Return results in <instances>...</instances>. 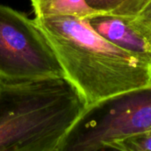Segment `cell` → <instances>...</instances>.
I'll list each match as a JSON object with an SVG mask.
<instances>
[{"label":"cell","instance_id":"cell-7","mask_svg":"<svg viewBox=\"0 0 151 151\" xmlns=\"http://www.w3.org/2000/svg\"><path fill=\"white\" fill-rule=\"evenodd\" d=\"M90 8L99 13L134 19L149 5L151 0H86Z\"/></svg>","mask_w":151,"mask_h":151},{"label":"cell","instance_id":"cell-2","mask_svg":"<svg viewBox=\"0 0 151 151\" xmlns=\"http://www.w3.org/2000/svg\"><path fill=\"white\" fill-rule=\"evenodd\" d=\"M86 107L65 77L0 82V151H58Z\"/></svg>","mask_w":151,"mask_h":151},{"label":"cell","instance_id":"cell-10","mask_svg":"<svg viewBox=\"0 0 151 151\" xmlns=\"http://www.w3.org/2000/svg\"><path fill=\"white\" fill-rule=\"evenodd\" d=\"M149 31H150V36H151V29L150 30H149Z\"/></svg>","mask_w":151,"mask_h":151},{"label":"cell","instance_id":"cell-6","mask_svg":"<svg viewBox=\"0 0 151 151\" xmlns=\"http://www.w3.org/2000/svg\"><path fill=\"white\" fill-rule=\"evenodd\" d=\"M35 17L78 16L88 18L99 13L88 6L86 0H31Z\"/></svg>","mask_w":151,"mask_h":151},{"label":"cell","instance_id":"cell-5","mask_svg":"<svg viewBox=\"0 0 151 151\" xmlns=\"http://www.w3.org/2000/svg\"><path fill=\"white\" fill-rule=\"evenodd\" d=\"M88 19L91 27L106 40L151 64L150 41L130 19L105 13Z\"/></svg>","mask_w":151,"mask_h":151},{"label":"cell","instance_id":"cell-3","mask_svg":"<svg viewBox=\"0 0 151 151\" xmlns=\"http://www.w3.org/2000/svg\"><path fill=\"white\" fill-rule=\"evenodd\" d=\"M151 130V84L88 105L58 151H107L113 142Z\"/></svg>","mask_w":151,"mask_h":151},{"label":"cell","instance_id":"cell-4","mask_svg":"<svg viewBox=\"0 0 151 151\" xmlns=\"http://www.w3.org/2000/svg\"><path fill=\"white\" fill-rule=\"evenodd\" d=\"M65 77L35 19L0 4V82Z\"/></svg>","mask_w":151,"mask_h":151},{"label":"cell","instance_id":"cell-9","mask_svg":"<svg viewBox=\"0 0 151 151\" xmlns=\"http://www.w3.org/2000/svg\"><path fill=\"white\" fill-rule=\"evenodd\" d=\"M131 21L136 27H138L141 31H142L144 35L148 37V32L151 29V2L140 13L138 17H136L134 19H131Z\"/></svg>","mask_w":151,"mask_h":151},{"label":"cell","instance_id":"cell-8","mask_svg":"<svg viewBox=\"0 0 151 151\" xmlns=\"http://www.w3.org/2000/svg\"><path fill=\"white\" fill-rule=\"evenodd\" d=\"M109 150L151 151V130L117 141L108 147Z\"/></svg>","mask_w":151,"mask_h":151},{"label":"cell","instance_id":"cell-1","mask_svg":"<svg viewBox=\"0 0 151 151\" xmlns=\"http://www.w3.org/2000/svg\"><path fill=\"white\" fill-rule=\"evenodd\" d=\"M65 78L87 106L113 95L151 84V64L100 35L88 19L35 17Z\"/></svg>","mask_w":151,"mask_h":151}]
</instances>
